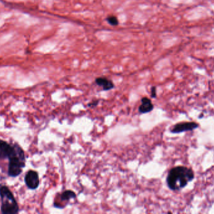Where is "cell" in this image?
Instances as JSON below:
<instances>
[{"label": "cell", "instance_id": "obj_1", "mask_svg": "<svg viewBox=\"0 0 214 214\" xmlns=\"http://www.w3.org/2000/svg\"><path fill=\"white\" fill-rule=\"evenodd\" d=\"M194 171L183 166H178L171 169L167 177L168 187L172 191L180 190L194 179Z\"/></svg>", "mask_w": 214, "mask_h": 214}, {"label": "cell", "instance_id": "obj_2", "mask_svg": "<svg viewBox=\"0 0 214 214\" xmlns=\"http://www.w3.org/2000/svg\"><path fill=\"white\" fill-rule=\"evenodd\" d=\"M15 151L9 158L8 174L11 177H16L22 172V168L25 167V153L17 144L14 145Z\"/></svg>", "mask_w": 214, "mask_h": 214}, {"label": "cell", "instance_id": "obj_3", "mask_svg": "<svg viewBox=\"0 0 214 214\" xmlns=\"http://www.w3.org/2000/svg\"><path fill=\"white\" fill-rule=\"evenodd\" d=\"M0 197L1 198L2 205L1 210L3 214H15L19 212V206L14 197L12 192L6 187H0Z\"/></svg>", "mask_w": 214, "mask_h": 214}, {"label": "cell", "instance_id": "obj_4", "mask_svg": "<svg viewBox=\"0 0 214 214\" xmlns=\"http://www.w3.org/2000/svg\"><path fill=\"white\" fill-rule=\"evenodd\" d=\"M76 195L72 190H68L56 195L53 203L55 208L63 209L65 208L71 199L76 198Z\"/></svg>", "mask_w": 214, "mask_h": 214}, {"label": "cell", "instance_id": "obj_5", "mask_svg": "<svg viewBox=\"0 0 214 214\" xmlns=\"http://www.w3.org/2000/svg\"><path fill=\"white\" fill-rule=\"evenodd\" d=\"M199 127V124L195 122H182L174 125L170 130V132L174 134L181 133L183 132L193 131Z\"/></svg>", "mask_w": 214, "mask_h": 214}, {"label": "cell", "instance_id": "obj_6", "mask_svg": "<svg viewBox=\"0 0 214 214\" xmlns=\"http://www.w3.org/2000/svg\"><path fill=\"white\" fill-rule=\"evenodd\" d=\"M25 182L28 188L31 190L37 189L40 185L39 176L38 173L34 170L28 171L25 175Z\"/></svg>", "mask_w": 214, "mask_h": 214}, {"label": "cell", "instance_id": "obj_7", "mask_svg": "<svg viewBox=\"0 0 214 214\" xmlns=\"http://www.w3.org/2000/svg\"><path fill=\"white\" fill-rule=\"evenodd\" d=\"M15 151L14 146H11L3 140L0 139V159L9 158Z\"/></svg>", "mask_w": 214, "mask_h": 214}, {"label": "cell", "instance_id": "obj_8", "mask_svg": "<svg viewBox=\"0 0 214 214\" xmlns=\"http://www.w3.org/2000/svg\"><path fill=\"white\" fill-rule=\"evenodd\" d=\"M141 104L138 108V112L140 114H146L151 112L153 108L154 105L150 99L144 97L141 99Z\"/></svg>", "mask_w": 214, "mask_h": 214}, {"label": "cell", "instance_id": "obj_9", "mask_svg": "<svg viewBox=\"0 0 214 214\" xmlns=\"http://www.w3.org/2000/svg\"><path fill=\"white\" fill-rule=\"evenodd\" d=\"M95 82L98 86L102 87L103 90L105 91L111 90L115 87V85L113 81L106 77H97L95 78Z\"/></svg>", "mask_w": 214, "mask_h": 214}, {"label": "cell", "instance_id": "obj_10", "mask_svg": "<svg viewBox=\"0 0 214 214\" xmlns=\"http://www.w3.org/2000/svg\"><path fill=\"white\" fill-rule=\"evenodd\" d=\"M106 20L111 26H118L119 24V21L118 18L113 15L108 16L106 18Z\"/></svg>", "mask_w": 214, "mask_h": 214}, {"label": "cell", "instance_id": "obj_11", "mask_svg": "<svg viewBox=\"0 0 214 214\" xmlns=\"http://www.w3.org/2000/svg\"><path fill=\"white\" fill-rule=\"evenodd\" d=\"M100 102V100H94V101H93L90 102H89L88 104V107H89V108H95V107H96L98 103Z\"/></svg>", "mask_w": 214, "mask_h": 214}, {"label": "cell", "instance_id": "obj_12", "mask_svg": "<svg viewBox=\"0 0 214 214\" xmlns=\"http://www.w3.org/2000/svg\"><path fill=\"white\" fill-rule=\"evenodd\" d=\"M151 97L152 98L156 97V88L155 86H153L151 88Z\"/></svg>", "mask_w": 214, "mask_h": 214}]
</instances>
